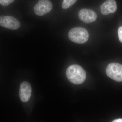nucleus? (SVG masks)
<instances>
[{"label":"nucleus","instance_id":"obj_1","mask_svg":"<svg viewBox=\"0 0 122 122\" xmlns=\"http://www.w3.org/2000/svg\"><path fill=\"white\" fill-rule=\"evenodd\" d=\"M66 74L69 81L76 85H79L85 81L86 74L85 70L80 66L73 65L67 69Z\"/></svg>","mask_w":122,"mask_h":122},{"label":"nucleus","instance_id":"obj_2","mask_svg":"<svg viewBox=\"0 0 122 122\" xmlns=\"http://www.w3.org/2000/svg\"><path fill=\"white\" fill-rule=\"evenodd\" d=\"M69 38L71 41L77 44H83L89 38L88 31L84 28L77 27L71 29L68 33Z\"/></svg>","mask_w":122,"mask_h":122},{"label":"nucleus","instance_id":"obj_3","mask_svg":"<svg viewBox=\"0 0 122 122\" xmlns=\"http://www.w3.org/2000/svg\"><path fill=\"white\" fill-rule=\"evenodd\" d=\"M106 72L110 78L116 81H122V65L117 63H112L107 67Z\"/></svg>","mask_w":122,"mask_h":122},{"label":"nucleus","instance_id":"obj_4","mask_svg":"<svg viewBox=\"0 0 122 122\" xmlns=\"http://www.w3.org/2000/svg\"><path fill=\"white\" fill-rule=\"evenodd\" d=\"M52 2L49 0H39L34 7L35 14L42 16L49 12L52 8Z\"/></svg>","mask_w":122,"mask_h":122},{"label":"nucleus","instance_id":"obj_5","mask_svg":"<svg viewBox=\"0 0 122 122\" xmlns=\"http://www.w3.org/2000/svg\"><path fill=\"white\" fill-rule=\"evenodd\" d=\"M0 26L10 29L16 30L20 28V24L17 19L13 16H0Z\"/></svg>","mask_w":122,"mask_h":122},{"label":"nucleus","instance_id":"obj_6","mask_svg":"<svg viewBox=\"0 0 122 122\" xmlns=\"http://www.w3.org/2000/svg\"><path fill=\"white\" fill-rule=\"evenodd\" d=\"M78 17L83 22L89 24L96 21L97 15L95 12L92 10L83 9L79 12Z\"/></svg>","mask_w":122,"mask_h":122},{"label":"nucleus","instance_id":"obj_7","mask_svg":"<svg viewBox=\"0 0 122 122\" xmlns=\"http://www.w3.org/2000/svg\"><path fill=\"white\" fill-rule=\"evenodd\" d=\"M32 94V87L29 82L24 81L20 85L19 94L20 100L26 102L29 100Z\"/></svg>","mask_w":122,"mask_h":122},{"label":"nucleus","instance_id":"obj_8","mask_svg":"<svg viewBox=\"0 0 122 122\" xmlns=\"http://www.w3.org/2000/svg\"><path fill=\"white\" fill-rule=\"evenodd\" d=\"M101 13L103 15L114 13L117 10V5L115 0H107L101 5L100 7Z\"/></svg>","mask_w":122,"mask_h":122},{"label":"nucleus","instance_id":"obj_9","mask_svg":"<svg viewBox=\"0 0 122 122\" xmlns=\"http://www.w3.org/2000/svg\"><path fill=\"white\" fill-rule=\"evenodd\" d=\"M77 0H63L62 2V8L64 9H66L73 5Z\"/></svg>","mask_w":122,"mask_h":122},{"label":"nucleus","instance_id":"obj_10","mask_svg":"<svg viewBox=\"0 0 122 122\" xmlns=\"http://www.w3.org/2000/svg\"><path fill=\"white\" fill-rule=\"evenodd\" d=\"M14 0H0V4L5 7L14 2Z\"/></svg>","mask_w":122,"mask_h":122},{"label":"nucleus","instance_id":"obj_11","mask_svg":"<svg viewBox=\"0 0 122 122\" xmlns=\"http://www.w3.org/2000/svg\"><path fill=\"white\" fill-rule=\"evenodd\" d=\"M118 33L119 39V41L122 43V26L119 28Z\"/></svg>","mask_w":122,"mask_h":122},{"label":"nucleus","instance_id":"obj_12","mask_svg":"<svg viewBox=\"0 0 122 122\" xmlns=\"http://www.w3.org/2000/svg\"><path fill=\"white\" fill-rule=\"evenodd\" d=\"M113 122H122V119L119 118L115 119L113 121Z\"/></svg>","mask_w":122,"mask_h":122}]
</instances>
